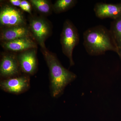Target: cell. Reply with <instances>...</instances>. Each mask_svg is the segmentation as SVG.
<instances>
[{
  "instance_id": "obj_15",
  "label": "cell",
  "mask_w": 121,
  "mask_h": 121,
  "mask_svg": "<svg viewBox=\"0 0 121 121\" xmlns=\"http://www.w3.org/2000/svg\"><path fill=\"white\" fill-rule=\"evenodd\" d=\"M32 6L29 1L25 0H21V4L20 8L22 10L30 14H32Z\"/></svg>"
},
{
  "instance_id": "obj_14",
  "label": "cell",
  "mask_w": 121,
  "mask_h": 121,
  "mask_svg": "<svg viewBox=\"0 0 121 121\" xmlns=\"http://www.w3.org/2000/svg\"><path fill=\"white\" fill-rule=\"evenodd\" d=\"M77 2L76 0H57L52 5V9L55 13H62L73 8Z\"/></svg>"
},
{
  "instance_id": "obj_16",
  "label": "cell",
  "mask_w": 121,
  "mask_h": 121,
  "mask_svg": "<svg viewBox=\"0 0 121 121\" xmlns=\"http://www.w3.org/2000/svg\"><path fill=\"white\" fill-rule=\"evenodd\" d=\"M11 5L15 7H20L21 4V0H10L9 1Z\"/></svg>"
},
{
  "instance_id": "obj_7",
  "label": "cell",
  "mask_w": 121,
  "mask_h": 121,
  "mask_svg": "<svg viewBox=\"0 0 121 121\" xmlns=\"http://www.w3.org/2000/svg\"><path fill=\"white\" fill-rule=\"evenodd\" d=\"M21 69L17 56L9 53L3 55L0 64L1 76L6 78L17 76Z\"/></svg>"
},
{
  "instance_id": "obj_10",
  "label": "cell",
  "mask_w": 121,
  "mask_h": 121,
  "mask_svg": "<svg viewBox=\"0 0 121 121\" xmlns=\"http://www.w3.org/2000/svg\"><path fill=\"white\" fill-rule=\"evenodd\" d=\"M1 45L7 51L13 52H22L37 48V43L30 37H22L12 41L1 42Z\"/></svg>"
},
{
  "instance_id": "obj_18",
  "label": "cell",
  "mask_w": 121,
  "mask_h": 121,
  "mask_svg": "<svg viewBox=\"0 0 121 121\" xmlns=\"http://www.w3.org/2000/svg\"></svg>"
},
{
  "instance_id": "obj_9",
  "label": "cell",
  "mask_w": 121,
  "mask_h": 121,
  "mask_svg": "<svg viewBox=\"0 0 121 121\" xmlns=\"http://www.w3.org/2000/svg\"><path fill=\"white\" fill-rule=\"evenodd\" d=\"M94 11L96 16L99 19L110 18L115 20L121 16V3L117 4L98 3L95 6Z\"/></svg>"
},
{
  "instance_id": "obj_5",
  "label": "cell",
  "mask_w": 121,
  "mask_h": 121,
  "mask_svg": "<svg viewBox=\"0 0 121 121\" xmlns=\"http://www.w3.org/2000/svg\"><path fill=\"white\" fill-rule=\"evenodd\" d=\"M0 24L1 29L26 25V19L21 11L9 4L1 7Z\"/></svg>"
},
{
  "instance_id": "obj_4",
  "label": "cell",
  "mask_w": 121,
  "mask_h": 121,
  "mask_svg": "<svg viewBox=\"0 0 121 121\" xmlns=\"http://www.w3.org/2000/svg\"><path fill=\"white\" fill-rule=\"evenodd\" d=\"M29 27L35 41L41 49L46 48L45 40L52 32L50 22L43 17H32L29 19Z\"/></svg>"
},
{
  "instance_id": "obj_11",
  "label": "cell",
  "mask_w": 121,
  "mask_h": 121,
  "mask_svg": "<svg viewBox=\"0 0 121 121\" xmlns=\"http://www.w3.org/2000/svg\"><path fill=\"white\" fill-rule=\"evenodd\" d=\"M24 37L33 39L29 27L27 25L2 28L1 30L0 39L1 42L12 41Z\"/></svg>"
},
{
  "instance_id": "obj_2",
  "label": "cell",
  "mask_w": 121,
  "mask_h": 121,
  "mask_svg": "<svg viewBox=\"0 0 121 121\" xmlns=\"http://www.w3.org/2000/svg\"><path fill=\"white\" fill-rule=\"evenodd\" d=\"M50 72L52 94L54 97L60 96L66 86L75 80L77 76L62 65L55 54L47 49H41Z\"/></svg>"
},
{
  "instance_id": "obj_1",
  "label": "cell",
  "mask_w": 121,
  "mask_h": 121,
  "mask_svg": "<svg viewBox=\"0 0 121 121\" xmlns=\"http://www.w3.org/2000/svg\"><path fill=\"white\" fill-rule=\"evenodd\" d=\"M83 45L89 55L97 56L118 49L110 30L102 25L89 28L83 33Z\"/></svg>"
},
{
  "instance_id": "obj_17",
  "label": "cell",
  "mask_w": 121,
  "mask_h": 121,
  "mask_svg": "<svg viewBox=\"0 0 121 121\" xmlns=\"http://www.w3.org/2000/svg\"><path fill=\"white\" fill-rule=\"evenodd\" d=\"M117 53L118 55V56H119V58H120L121 60V49H118Z\"/></svg>"
},
{
  "instance_id": "obj_13",
  "label": "cell",
  "mask_w": 121,
  "mask_h": 121,
  "mask_svg": "<svg viewBox=\"0 0 121 121\" xmlns=\"http://www.w3.org/2000/svg\"><path fill=\"white\" fill-rule=\"evenodd\" d=\"M110 30L118 50L121 49V16L113 20Z\"/></svg>"
},
{
  "instance_id": "obj_6",
  "label": "cell",
  "mask_w": 121,
  "mask_h": 121,
  "mask_svg": "<svg viewBox=\"0 0 121 121\" xmlns=\"http://www.w3.org/2000/svg\"><path fill=\"white\" fill-rule=\"evenodd\" d=\"M0 86L5 91L18 94L28 90L30 86V79L26 75L9 78L1 81Z\"/></svg>"
},
{
  "instance_id": "obj_12",
  "label": "cell",
  "mask_w": 121,
  "mask_h": 121,
  "mask_svg": "<svg viewBox=\"0 0 121 121\" xmlns=\"http://www.w3.org/2000/svg\"><path fill=\"white\" fill-rule=\"evenodd\" d=\"M32 7L40 14L43 15H50L52 9L51 1L47 0H30Z\"/></svg>"
},
{
  "instance_id": "obj_8",
  "label": "cell",
  "mask_w": 121,
  "mask_h": 121,
  "mask_svg": "<svg viewBox=\"0 0 121 121\" xmlns=\"http://www.w3.org/2000/svg\"><path fill=\"white\" fill-rule=\"evenodd\" d=\"M21 70L29 75H33L37 69L36 48H32L20 52L17 56Z\"/></svg>"
},
{
  "instance_id": "obj_3",
  "label": "cell",
  "mask_w": 121,
  "mask_h": 121,
  "mask_svg": "<svg viewBox=\"0 0 121 121\" xmlns=\"http://www.w3.org/2000/svg\"><path fill=\"white\" fill-rule=\"evenodd\" d=\"M79 41L78 29L71 21L66 20L60 35V42L63 53L69 59L71 66L74 65L73 59V51Z\"/></svg>"
}]
</instances>
